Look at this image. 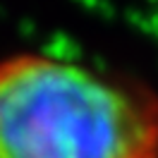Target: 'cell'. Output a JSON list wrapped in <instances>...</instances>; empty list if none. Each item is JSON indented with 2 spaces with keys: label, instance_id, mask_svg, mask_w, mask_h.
Segmentation results:
<instances>
[{
  "label": "cell",
  "instance_id": "cell-1",
  "mask_svg": "<svg viewBox=\"0 0 158 158\" xmlns=\"http://www.w3.org/2000/svg\"><path fill=\"white\" fill-rule=\"evenodd\" d=\"M0 158H158V91L43 50L5 53Z\"/></svg>",
  "mask_w": 158,
  "mask_h": 158
}]
</instances>
